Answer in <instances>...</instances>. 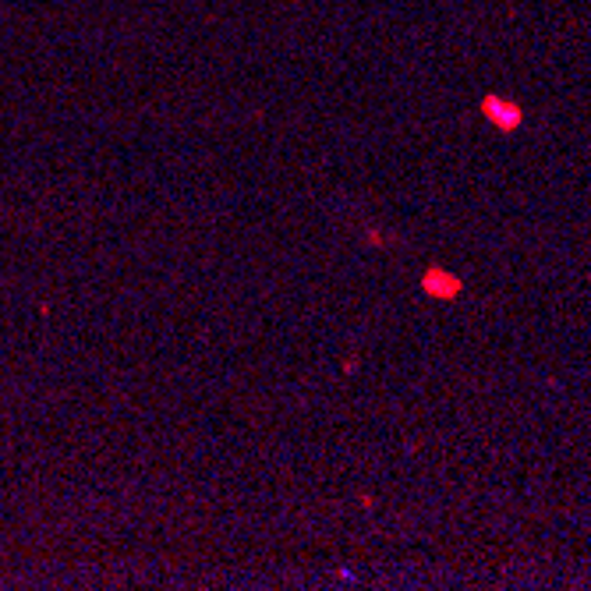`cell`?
Here are the masks:
<instances>
[{"mask_svg": "<svg viewBox=\"0 0 591 591\" xmlns=\"http://www.w3.org/2000/svg\"><path fill=\"white\" fill-rule=\"evenodd\" d=\"M422 290L429 294V298H436V302H453L457 294L464 290V283H460L453 273L432 265V269H425V276H422Z\"/></svg>", "mask_w": 591, "mask_h": 591, "instance_id": "obj_2", "label": "cell"}, {"mask_svg": "<svg viewBox=\"0 0 591 591\" xmlns=\"http://www.w3.org/2000/svg\"><path fill=\"white\" fill-rule=\"evenodd\" d=\"M482 117H485L496 131H503V135L517 131L520 121H524L520 107H517L513 100H503V96H485V100H482Z\"/></svg>", "mask_w": 591, "mask_h": 591, "instance_id": "obj_1", "label": "cell"}]
</instances>
